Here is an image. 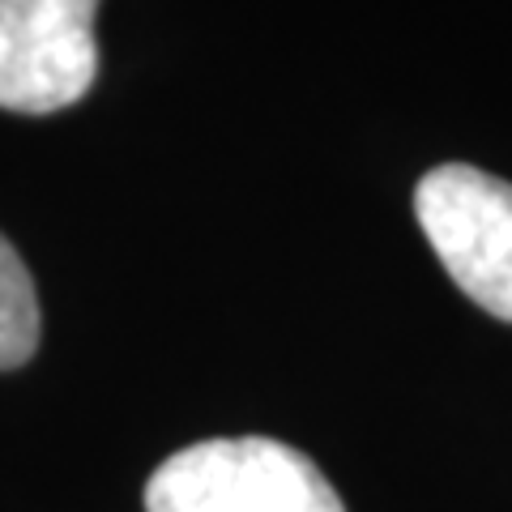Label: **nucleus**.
<instances>
[{"label":"nucleus","instance_id":"f257e3e1","mask_svg":"<svg viewBox=\"0 0 512 512\" xmlns=\"http://www.w3.org/2000/svg\"><path fill=\"white\" fill-rule=\"evenodd\" d=\"M146 512H346L299 448L269 436L180 448L146 483Z\"/></svg>","mask_w":512,"mask_h":512},{"label":"nucleus","instance_id":"f03ea898","mask_svg":"<svg viewBox=\"0 0 512 512\" xmlns=\"http://www.w3.org/2000/svg\"><path fill=\"white\" fill-rule=\"evenodd\" d=\"M414 214L461 291L512 325V184L444 163L414 188Z\"/></svg>","mask_w":512,"mask_h":512},{"label":"nucleus","instance_id":"7ed1b4c3","mask_svg":"<svg viewBox=\"0 0 512 512\" xmlns=\"http://www.w3.org/2000/svg\"><path fill=\"white\" fill-rule=\"evenodd\" d=\"M99 0H0V107L52 116L99 77Z\"/></svg>","mask_w":512,"mask_h":512},{"label":"nucleus","instance_id":"20e7f679","mask_svg":"<svg viewBox=\"0 0 512 512\" xmlns=\"http://www.w3.org/2000/svg\"><path fill=\"white\" fill-rule=\"evenodd\" d=\"M39 346V299L18 248L0 235V372L22 367Z\"/></svg>","mask_w":512,"mask_h":512}]
</instances>
